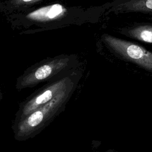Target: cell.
Returning <instances> with one entry per match:
<instances>
[{"label":"cell","instance_id":"1","mask_svg":"<svg viewBox=\"0 0 152 152\" xmlns=\"http://www.w3.org/2000/svg\"><path fill=\"white\" fill-rule=\"evenodd\" d=\"M78 82L70 86L51 101L37 109L27 117L12 125L14 138L26 141L31 138L51 123L65 109V106L75 90Z\"/></svg>","mask_w":152,"mask_h":152},{"label":"cell","instance_id":"2","mask_svg":"<svg viewBox=\"0 0 152 152\" xmlns=\"http://www.w3.org/2000/svg\"><path fill=\"white\" fill-rule=\"evenodd\" d=\"M79 77L76 74L63 76L45 84L36 90L19 105L14 123L20 122L28 115L51 101L70 86L78 82Z\"/></svg>","mask_w":152,"mask_h":152},{"label":"cell","instance_id":"3","mask_svg":"<svg viewBox=\"0 0 152 152\" xmlns=\"http://www.w3.org/2000/svg\"><path fill=\"white\" fill-rule=\"evenodd\" d=\"M71 63L70 56L63 55L42 61L27 69L18 77L15 88L21 90L35 87L66 69Z\"/></svg>","mask_w":152,"mask_h":152},{"label":"cell","instance_id":"4","mask_svg":"<svg viewBox=\"0 0 152 152\" xmlns=\"http://www.w3.org/2000/svg\"><path fill=\"white\" fill-rule=\"evenodd\" d=\"M106 44L119 58L131 62L152 74V52L132 42L104 34Z\"/></svg>","mask_w":152,"mask_h":152},{"label":"cell","instance_id":"5","mask_svg":"<svg viewBox=\"0 0 152 152\" xmlns=\"http://www.w3.org/2000/svg\"><path fill=\"white\" fill-rule=\"evenodd\" d=\"M67 10L61 4H54L38 8L26 15L31 21L36 22H48L64 17Z\"/></svg>","mask_w":152,"mask_h":152},{"label":"cell","instance_id":"6","mask_svg":"<svg viewBox=\"0 0 152 152\" xmlns=\"http://www.w3.org/2000/svg\"><path fill=\"white\" fill-rule=\"evenodd\" d=\"M121 32L134 39L152 44V23H137L123 28Z\"/></svg>","mask_w":152,"mask_h":152},{"label":"cell","instance_id":"7","mask_svg":"<svg viewBox=\"0 0 152 152\" xmlns=\"http://www.w3.org/2000/svg\"><path fill=\"white\" fill-rule=\"evenodd\" d=\"M122 12H141L152 15V0H123L116 7Z\"/></svg>","mask_w":152,"mask_h":152},{"label":"cell","instance_id":"8","mask_svg":"<svg viewBox=\"0 0 152 152\" xmlns=\"http://www.w3.org/2000/svg\"><path fill=\"white\" fill-rule=\"evenodd\" d=\"M41 0H13L12 2L17 6H24L31 5Z\"/></svg>","mask_w":152,"mask_h":152}]
</instances>
